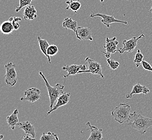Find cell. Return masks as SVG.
Returning <instances> with one entry per match:
<instances>
[{
  "label": "cell",
  "mask_w": 152,
  "mask_h": 140,
  "mask_svg": "<svg viewBox=\"0 0 152 140\" xmlns=\"http://www.w3.org/2000/svg\"><path fill=\"white\" fill-rule=\"evenodd\" d=\"M9 20L12 22L15 30H18L20 28V24L19 23L22 21V18L17 16H12L9 18Z\"/></svg>",
  "instance_id": "obj_24"
},
{
  "label": "cell",
  "mask_w": 152,
  "mask_h": 140,
  "mask_svg": "<svg viewBox=\"0 0 152 140\" xmlns=\"http://www.w3.org/2000/svg\"><path fill=\"white\" fill-rule=\"evenodd\" d=\"M62 69L65 71H67V74L63 76L65 79L70 76H75L78 74L80 71L86 70V67L84 64L77 65L72 64L70 65H65L62 67Z\"/></svg>",
  "instance_id": "obj_10"
},
{
  "label": "cell",
  "mask_w": 152,
  "mask_h": 140,
  "mask_svg": "<svg viewBox=\"0 0 152 140\" xmlns=\"http://www.w3.org/2000/svg\"><path fill=\"white\" fill-rule=\"evenodd\" d=\"M22 140H36V139L35 138H34V137H30V136H29V134H27L26 136H24Z\"/></svg>",
  "instance_id": "obj_29"
},
{
  "label": "cell",
  "mask_w": 152,
  "mask_h": 140,
  "mask_svg": "<svg viewBox=\"0 0 152 140\" xmlns=\"http://www.w3.org/2000/svg\"><path fill=\"white\" fill-rule=\"evenodd\" d=\"M85 61L88 65V70L80 71L78 73H89L93 74H98L101 78H104V76L102 73V67L99 63L90 58L88 57L85 58Z\"/></svg>",
  "instance_id": "obj_5"
},
{
  "label": "cell",
  "mask_w": 152,
  "mask_h": 140,
  "mask_svg": "<svg viewBox=\"0 0 152 140\" xmlns=\"http://www.w3.org/2000/svg\"><path fill=\"white\" fill-rule=\"evenodd\" d=\"M18 109H16L10 115H9L7 117V123L12 130L15 129L16 125H17L18 123Z\"/></svg>",
  "instance_id": "obj_17"
},
{
  "label": "cell",
  "mask_w": 152,
  "mask_h": 140,
  "mask_svg": "<svg viewBox=\"0 0 152 140\" xmlns=\"http://www.w3.org/2000/svg\"><path fill=\"white\" fill-rule=\"evenodd\" d=\"M107 62L108 63V66L110 67L112 70H117L120 65V64L118 61L112 60L110 58L107 59Z\"/></svg>",
  "instance_id": "obj_27"
},
{
  "label": "cell",
  "mask_w": 152,
  "mask_h": 140,
  "mask_svg": "<svg viewBox=\"0 0 152 140\" xmlns=\"http://www.w3.org/2000/svg\"><path fill=\"white\" fill-rule=\"evenodd\" d=\"M131 114V107L129 104L121 103L112 111L114 120L120 124L127 122Z\"/></svg>",
  "instance_id": "obj_2"
},
{
  "label": "cell",
  "mask_w": 152,
  "mask_h": 140,
  "mask_svg": "<svg viewBox=\"0 0 152 140\" xmlns=\"http://www.w3.org/2000/svg\"><path fill=\"white\" fill-rule=\"evenodd\" d=\"M14 30V28L11 22L6 20L1 25V31L3 35H9Z\"/></svg>",
  "instance_id": "obj_20"
},
{
  "label": "cell",
  "mask_w": 152,
  "mask_h": 140,
  "mask_svg": "<svg viewBox=\"0 0 152 140\" xmlns=\"http://www.w3.org/2000/svg\"><path fill=\"white\" fill-rule=\"evenodd\" d=\"M119 42L117 41V38L115 37L112 38L106 37V43L104 46L106 52L102 51L105 55L106 58H110L112 54H114L117 51H119V50L117 49V46Z\"/></svg>",
  "instance_id": "obj_6"
},
{
  "label": "cell",
  "mask_w": 152,
  "mask_h": 140,
  "mask_svg": "<svg viewBox=\"0 0 152 140\" xmlns=\"http://www.w3.org/2000/svg\"><path fill=\"white\" fill-rule=\"evenodd\" d=\"M104 1V0H100V2H103Z\"/></svg>",
  "instance_id": "obj_31"
},
{
  "label": "cell",
  "mask_w": 152,
  "mask_h": 140,
  "mask_svg": "<svg viewBox=\"0 0 152 140\" xmlns=\"http://www.w3.org/2000/svg\"><path fill=\"white\" fill-rule=\"evenodd\" d=\"M4 67L6 70L4 76L6 84L10 86H15L18 80V75L15 70L16 65L10 62L6 64Z\"/></svg>",
  "instance_id": "obj_4"
},
{
  "label": "cell",
  "mask_w": 152,
  "mask_h": 140,
  "mask_svg": "<svg viewBox=\"0 0 152 140\" xmlns=\"http://www.w3.org/2000/svg\"><path fill=\"white\" fill-rule=\"evenodd\" d=\"M143 54L141 52L140 49H138L135 55L134 59V63L136 65V67H139L140 66L141 64L142 63V61H143Z\"/></svg>",
  "instance_id": "obj_23"
},
{
  "label": "cell",
  "mask_w": 152,
  "mask_h": 140,
  "mask_svg": "<svg viewBox=\"0 0 152 140\" xmlns=\"http://www.w3.org/2000/svg\"><path fill=\"white\" fill-rule=\"evenodd\" d=\"M24 96L20 98L22 101L35 102L41 98V90L37 88H30L24 92Z\"/></svg>",
  "instance_id": "obj_8"
},
{
  "label": "cell",
  "mask_w": 152,
  "mask_h": 140,
  "mask_svg": "<svg viewBox=\"0 0 152 140\" xmlns=\"http://www.w3.org/2000/svg\"><path fill=\"white\" fill-rule=\"evenodd\" d=\"M40 140H59L58 135L54 133L48 132L47 134L43 133Z\"/></svg>",
  "instance_id": "obj_22"
},
{
  "label": "cell",
  "mask_w": 152,
  "mask_h": 140,
  "mask_svg": "<svg viewBox=\"0 0 152 140\" xmlns=\"http://www.w3.org/2000/svg\"><path fill=\"white\" fill-rule=\"evenodd\" d=\"M143 37H145V36L141 34L138 37H133L129 40H124L123 42V47H121L118 52H119L120 54H123L125 52H132L137 47V41Z\"/></svg>",
  "instance_id": "obj_7"
},
{
  "label": "cell",
  "mask_w": 152,
  "mask_h": 140,
  "mask_svg": "<svg viewBox=\"0 0 152 140\" xmlns=\"http://www.w3.org/2000/svg\"><path fill=\"white\" fill-rule=\"evenodd\" d=\"M127 122L132 128L137 129L141 135H143L152 127V118L144 117L142 114H137L136 112H134L130 115Z\"/></svg>",
  "instance_id": "obj_1"
},
{
  "label": "cell",
  "mask_w": 152,
  "mask_h": 140,
  "mask_svg": "<svg viewBox=\"0 0 152 140\" xmlns=\"http://www.w3.org/2000/svg\"><path fill=\"white\" fill-rule=\"evenodd\" d=\"M17 125L20 127V128L23 130L26 134L30 135L32 137L35 138V128L29 121H26L23 122H18Z\"/></svg>",
  "instance_id": "obj_15"
},
{
  "label": "cell",
  "mask_w": 152,
  "mask_h": 140,
  "mask_svg": "<svg viewBox=\"0 0 152 140\" xmlns=\"http://www.w3.org/2000/svg\"><path fill=\"white\" fill-rule=\"evenodd\" d=\"M23 18L26 20H34L37 18L35 7L30 5L26 7L23 12Z\"/></svg>",
  "instance_id": "obj_16"
},
{
  "label": "cell",
  "mask_w": 152,
  "mask_h": 140,
  "mask_svg": "<svg viewBox=\"0 0 152 140\" xmlns=\"http://www.w3.org/2000/svg\"><path fill=\"white\" fill-rule=\"evenodd\" d=\"M58 51V47L55 45H50L48 50H47V53L49 56H54L56 55Z\"/></svg>",
  "instance_id": "obj_26"
},
{
  "label": "cell",
  "mask_w": 152,
  "mask_h": 140,
  "mask_svg": "<svg viewBox=\"0 0 152 140\" xmlns=\"http://www.w3.org/2000/svg\"><path fill=\"white\" fill-rule=\"evenodd\" d=\"M149 12H152V8H151V9H150V10H149Z\"/></svg>",
  "instance_id": "obj_30"
},
{
  "label": "cell",
  "mask_w": 152,
  "mask_h": 140,
  "mask_svg": "<svg viewBox=\"0 0 152 140\" xmlns=\"http://www.w3.org/2000/svg\"><path fill=\"white\" fill-rule=\"evenodd\" d=\"M63 27L66 30H71L76 32V30L78 28L77 20H74L71 18H66L62 24Z\"/></svg>",
  "instance_id": "obj_19"
},
{
  "label": "cell",
  "mask_w": 152,
  "mask_h": 140,
  "mask_svg": "<svg viewBox=\"0 0 152 140\" xmlns=\"http://www.w3.org/2000/svg\"><path fill=\"white\" fill-rule=\"evenodd\" d=\"M39 74L42 77V78L44 80V82L45 83L47 90L48 91V93H49V99H50V109H52L53 107L54 104L56 102V100H57L59 96H60L61 94L64 93L63 90L64 88V86L61 84H57L55 86H52L49 83V82L43 73L42 72H39Z\"/></svg>",
  "instance_id": "obj_3"
},
{
  "label": "cell",
  "mask_w": 152,
  "mask_h": 140,
  "mask_svg": "<svg viewBox=\"0 0 152 140\" xmlns=\"http://www.w3.org/2000/svg\"><path fill=\"white\" fill-rule=\"evenodd\" d=\"M32 1V0H20L19 6L16 8L15 11L16 12H20V10L22 9L23 7L30 6Z\"/></svg>",
  "instance_id": "obj_25"
},
{
  "label": "cell",
  "mask_w": 152,
  "mask_h": 140,
  "mask_svg": "<svg viewBox=\"0 0 152 140\" xmlns=\"http://www.w3.org/2000/svg\"><path fill=\"white\" fill-rule=\"evenodd\" d=\"M66 3L67 4V7L66 8V10H71L73 11L75 13H77L79 9H80L82 4L78 1H73V0H69L66 1Z\"/></svg>",
  "instance_id": "obj_21"
},
{
  "label": "cell",
  "mask_w": 152,
  "mask_h": 140,
  "mask_svg": "<svg viewBox=\"0 0 152 140\" xmlns=\"http://www.w3.org/2000/svg\"><path fill=\"white\" fill-rule=\"evenodd\" d=\"M75 33L77 39L80 41L89 40L92 41L94 40L91 35V29L90 28L83 26H78Z\"/></svg>",
  "instance_id": "obj_11"
},
{
  "label": "cell",
  "mask_w": 152,
  "mask_h": 140,
  "mask_svg": "<svg viewBox=\"0 0 152 140\" xmlns=\"http://www.w3.org/2000/svg\"><path fill=\"white\" fill-rule=\"evenodd\" d=\"M96 17H99L102 19L101 22L102 23L105 25L107 28H109L112 23H121L124 24H127V21H123V20H118L116 18H115L114 16H109V15L100 14V13H96L94 14L92 13L90 15V18H94Z\"/></svg>",
  "instance_id": "obj_9"
},
{
  "label": "cell",
  "mask_w": 152,
  "mask_h": 140,
  "mask_svg": "<svg viewBox=\"0 0 152 140\" xmlns=\"http://www.w3.org/2000/svg\"><path fill=\"white\" fill-rule=\"evenodd\" d=\"M86 125L89 127L88 130H91V134L87 140H102V129L98 128L96 126L91 125L89 122L86 123Z\"/></svg>",
  "instance_id": "obj_14"
},
{
  "label": "cell",
  "mask_w": 152,
  "mask_h": 140,
  "mask_svg": "<svg viewBox=\"0 0 152 140\" xmlns=\"http://www.w3.org/2000/svg\"><path fill=\"white\" fill-rule=\"evenodd\" d=\"M77 1H80V0H77Z\"/></svg>",
  "instance_id": "obj_32"
},
{
  "label": "cell",
  "mask_w": 152,
  "mask_h": 140,
  "mask_svg": "<svg viewBox=\"0 0 152 140\" xmlns=\"http://www.w3.org/2000/svg\"><path fill=\"white\" fill-rule=\"evenodd\" d=\"M70 93L64 92L63 93L61 94V95L59 96L56 105L53 107L52 109H50V110L47 112V115H49L53 111H56L59 107L66 105L70 101Z\"/></svg>",
  "instance_id": "obj_12"
},
{
  "label": "cell",
  "mask_w": 152,
  "mask_h": 140,
  "mask_svg": "<svg viewBox=\"0 0 152 140\" xmlns=\"http://www.w3.org/2000/svg\"><path fill=\"white\" fill-rule=\"evenodd\" d=\"M37 39H38V43H39V47H40V49H41V51L44 54L45 56L47 57L49 63L51 64V61L50 57L47 53V50H48L49 47L50 46V45H49V43L48 42V41L46 39H42V38H41V36H38V37H37Z\"/></svg>",
  "instance_id": "obj_18"
},
{
  "label": "cell",
  "mask_w": 152,
  "mask_h": 140,
  "mask_svg": "<svg viewBox=\"0 0 152 140\" xmlns=\"http://www.w3.org/2000/svg\"><path fill=\"white\" fill-rule=\"evenodd\" d=\"M149 92H150V90L147 86L141 85L139 83H137L136 85H135L133 86L131 93L126 94V99L132 98L133 96L135 94H143L144 95H146Z\"/></svg>",
  "instance_id": "obj_13"
},
{
  "label": "cell",
  "mask_w": 152,
  "mask_h": 140,
  "mask_svg": "<svg viewBox=\"0 0 152 140\" xmlns=\"http://www.w3.org/2000/svg\"><path fill=\"white\" fill-rule=\"evenodd\" d=\"M141 65L142 66V67L144 69V70H147V71H149L152 72V67L151 65L149 64L148 62L143 61H142Z\"/></svg>",
  "instance_id": "obj_28"
}]
</instances>
